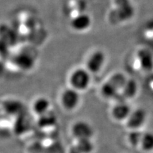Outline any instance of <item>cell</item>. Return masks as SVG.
Returning <instances> with one entry per match:
<instances>
[{
  "mask_svg": "<svg viewBox=\"0 0 153 153\" xmlns=\"http://www.w3.org/2000/svg\"><path fill=\"white\" fill-rule=\"evenodd\" d=\"M132 109L126 101H117L111 109V115L115 120L118 121L126 120L131 114Z\"/></svg>",
  "mask_w": 153,
  "mask_h": 153,
  "instance_id": "obj_7",
  "label": "cell"
},
{
  "mask_svg": "<svg viewBox=\"0 0 153 153\" xmlns=\"http://www.w3.org/2000/svg\"><path fill=\"white\" fill-rule=\"evenodd\" d=\"M134 69L137 72H150L153 69V57L148 49L141 48L135 51L133 56Z\"/></svg>",
  "mask_w": 153,
  "mask_h": 153,
  "instance_id": "obj_3",
  "label": "cell"
},
{
  "mask_svg": "<svg viewBox=\"0 0 153 153\" xmlns=\"http://www.w3.org/2000/svg\"><path fill=\"white\" fill-rule=\"evenodd\" d=\"M128 77L125 75V74L122 73L120 72H117L113 73L111 75L109 76V77L107 79V81H108L110 83H111L116 89L119 91V93L121 89L125 85V83L127 81Z\"/></svg>",
  "mask_w": 153,
  "mask_h": 153,
  "instance_id": "obj_14",
  "label": "cell"
},
{
  "mask_svg": "<svg viewBox=\"0 0 153 153\" xmlns=\"http://www.w3.org/2000/svg\"><path fill=\"white\" fill-rule=\"evenodd\" d=\"M101 94L103 97L108 99H116L119 95V91L108 81H106L101 85Z\"/></svg>",
  "mask_w": 153,
  "mask_h": 153,
  "instance_id": "obj_12",
  "label": "cell"
},
{
  "mask_svg": "<svg viewBox=\"0 0 153 153\" xmlns=\"http://www.w3.org/2000/svg\"><path fill=\"white\" fill-rule=\"evenodd\" d=\"M76 148L80 153H90L94 150V145L91 139L78 140Z\"/></svg>",
  "mask_w": 153,
  "mask_h": 153,
  "instance_id": "obj_16",
  "label": "cell"
},
{
  "mask_svg": "<svg viewBox=\"0 0 153 153\" xmlns=\"http://www.w3.org/2000/svg\"><path fill=\"white\" fill-rule=\"evenodd\" d=\"M143 132L140 130H131L128 135V141L132 147L137 148L140 145Z\"/></svg>",
  "mask_w": 153,
  "mask_h": 153,
  "instance_id": "obj_15",
  "label": "cell"
},
{
  "mask_svg": "<svg viewBox=\"0 0 153 153\" xmlns=\"http://www.w3.org/2000/svg\"><path fill=\"white\" fill-rule=\"evenodd\" d=\"M92 24L91 17L86 13H79L70 19V26L77 33L87 31Z\"/></svg>",
  "mask_w": 153,
  "mask_h": 153,
  "instance_id": "obj_6",
  "label": "cell"
},
{
  "mask_svg": "<svg viewBox=\"0 0 153 153\" xmlns=\"http://www.w3.org/2000/svg\"><path fill=\"white\" fill-rule=\"evenodd\" d=\"M71 153H80V152L79 151V150H78V148H76V146H75L72 149Z\"/></svg>",
  "mask_w": 153,
  "mask_h": 153,
  "instance_id": "obj_18",
  "label": "cell"
},
{
  "mask_svg": "<svg viewBox=\"0 0 153 153\" xmlns=\"http://www.w3.org/2000/svg\"><path fill=\"white\" fill-rule=\"evenodd\" d=\"M148 120V114L144 108H137L132 110L126 120V125L131 130H140Z\"/></svg>",
  "mask_w": 153,
  "mask_h": 153,
  "instance_id": "obj_5",
  "label": "cell"
},
{
  "mask_svg": "<svg viewBox=\"0 0 153 153\" xmlns=\"http://www.w3.org/2000/svg\"><path fill=\"white\" fill-rule=\"evenodd\" d=\"M140 148L145 153L153 152V132L143 133Z\"/></svg>",
  "mask_w": 153,
  "mask_h": 153,
  "instance_id": "obj_13",
  "label": "cell"
},
{
  "mask_svg": "<svg viewBox=\"0 0 153 153\" xmlns=\"http://www.w3.org/2000/svg\"><path fill=\"white\" fill-rule=\"evenodd\" d=\"M92 74L85 67L75 68L70 72L68 76L70 87L78 91H85L91 85Z\"/></svg>",
  "mask_w": 153,
  "mask_h": 153,
  "instance_id": "obj_1",
  "label": "cell"
},
{
  "mask_svg": "<svg viewBox=\"0 0 153 153\" xmlns=\"http://www.w3.org/2000/svg\"><path fill=\"white\" fill-rule=\"evenodd\" d=\"M137 91H138V86L137 82L133 79L128 78L127 81L120 91L118 97H120V99L118 101H126L128 99H133L137 95Z\"/></svg>",
  "mask_w": 153,
  "mask_h": 153,
  "instance_id": "obj_9",
  "label": "cell"
},
{
  "mask_svg": "<svg viewBox=\"0 0 153 153\" xmlns=\"http://www.w3.org/2000/svg\"><path fill=\"white\" fill-rule=\"evenodd\" d=\"M41 119H40L39 123L40 125L47 126H51L55 123V116L54 114H53L52 112L48 111L46 114L40 116Z\"/></svg>",
  "mask_w": 153,
  "mask_h": 153,
  "instance_id": "obj_17",
  "label": "cell"
},
{
  "mask_svg": "<svg viewBox=\"0 0 153 153\" xmlns=\"http://www.w3.org/2000/svg\"><path fill=\"white\" fill-rule=\"evenodd\" d=\"M72 133L78 140L91 139L94 134V131L90 124L84 120H79L74 124Z\"/></svg>",
  "mask_w": 153,
  "mask_h": 153,
  "instance_id": "obj_8",
  "label": "cell"
},
{
  "mask_svg": "<svg viewBox=\"0 0 153 153\" xmlns=\"http://www.w3.org/2000/svg\"><path fill=\"white\" fill-rule=\"evenodd\" d=\"M107 57L104 51L97 49L88 55L85 60V68L92 74H98L102 71L106 63Z\"/></svg>",
  "mask_w": 153,
  "mask_h": 153,
  "instance_id": "obj_2",
  "label": "cell"
},
{
  "mask_svg": "<svg viewBox=\"0 0 153 153\" xmlns=\"http://www.w3.org/2000/svg\"><path fill=\"white\" fill-rule=\"evenodd\" d=\"M15 63L19 69L28 70L33 67L34 60L30 55L27 53H22L16 56Z\"/></svg>",
  "mask_w": 153,
  "mask_h": 153,
  "instance_id": "obj_11",
  "label": "cell"
},
{
  "mask_svg": "<svg viewBox=\"0 0 153 153\" xmlns=\"http://www.w3.org/2000/svg\"><path fill=\"white\" fill-rule=\"evenodd\" d=\"M50 107H51V102L46 97H38L33 103V111L39 116H42L50 111Z\"/></svg>",
  "mask_w": 153,
  "mask_h": 153,
  "instance_id": "obj_10",
  "label": "cell"
},
{
  "mask_svg": "<svg viewBox=\"0 0 153 153\" xmlns=\"http://www.w3.org/2000/svg\"><path fill=\"white\" fill-rule=\"evenodd\" d=\"M60 102L62 106L66 110H74L79 104V91H76L71 87L64 89L60 95Z\"/></svg>",
  "mask_w": 153,
  "mask_h": 153,
  "instance_id": "obj_4",
  "label": "cell"
}]
</instances>
